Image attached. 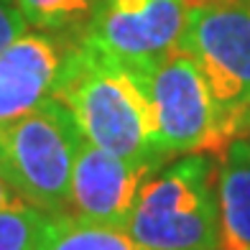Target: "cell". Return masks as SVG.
<instances>
[{
	"instance_id": "1",
	"label": "cell",
	"mask_w": 250,
	"mask_h": 250,
	"mask_svg": "<svg viewBox=\"0 0 250 250\" xmlns=\"http://www.w3.org/2000/svg\"><path fill=\"white\" fill-rule=\"evenodd\" d=\"M54 97L74 115L84 141L125 161L164 166L156 151L153 107L146 79L128 66L74 43L66 51Z\"/></svg>"
},
{
	"instance_id": "2",
	"label": "cell",
	"mask_w": 250,
	"mask_h": 250,
	"mask_svg": "<svg viewBox=\"0 0 250 250\" xmlns=\"http://www.w3.org/2000/svg\"><path fill=\"white\" fill-rule=\"evenodd\" d=\"M125 230L146 250H220L214 156L164 164L146 181Z\"/></svg>"
},
{
	"instance_id": "3",
	"label": "cell",
	"mask_w": 250,
	"mask_h": 250,
	"mask_svg": "<svg viewBox=\"0 0 250 250\" xmlns=\"http://www.w3.org/2000/svg\"><path fill=\"white\" fill-rule=\"evenodd\" d=\"M179 51L194 59L217 107L225 146L250 135V3L209 0L189 8Z\"/></svg>"
},
{
	"instance_id": "4",
	"label": "cell",
	"mask_w": 250,
	"mask_h": 250,
	"mask_svg": "<svg viewBox=\"0 0 250 250\" xmlns=\"http://www.w3.org/2000/svg\"><path fill=\"white\" fill-rule=\"evenodd\" d=\"M0 138L8 158V181L28 204L49 214H66L72 171L84 135L59 97H46L5 125Z\"/></svg>"
},
{
	"instance_id": "5",
	"label": "cell",
	"mask_w": 250,
	"mask_h": 250,
	"mask_svg": "<svg viewBox=\"0 0 250 250\" xmlns=\"http://www.w3.org/2000/svg\"><path fill=\"white\" fill-rule=\"evenodd\" d=\"M187 13L181 0H92L77 41L148 79L179 49Z\"/></svg>"
},
{
	"instance_id": "6",
	"label": "cell",
	"mask_w": 250,
	"mask_h": 250,
	"mask_svg": "<svg viewBox=\"0 0 250 250\" xmlns=\"http://www.w3.org/2000/svg\"><path fill=\"white\" fill-rule=\"evenodd\" d=\"M146 89L153 107L156 151L164 161L225 148L217 107L191 56L179 49L168 54L148 74Z\"/></svg>"
},
{
	"instance_id": "7",
	"label": "cell",
	"mask_w": 250,
	"mask_h": 250,
	"mask_svg": "<svg viewBox=\"0 0 250 250\" xmlns=\"http://www.w3.org/2000/svg\"><path fill=\"white\" fill-rule=\"evenodd\" d=\"M158 168L148 161H125L84 141L72 171L66 217L125 230L146 181Z\"/></svg>"
},
{
	"instance_id": "8",
	"label": "cell",
	"mask_w": 250,
	"mask_h": 250,
	"mask_svg": "<svg viewBox=\"0 0 250 250\" xmlns=\"http://www.w3.org/2000/svg\"><path fill=\"white\" fill-rule=\"evenodd\" d=\"M66 51L43 33H23L0 51V125L54 97Z\"/></svg>"
},
{
	"instance_id": "9",
	"label": "cell",
	"mask_w": 250,
	"mask_h": 250,
	"mask_svg": "<svg viewBox=\"0 0 250 250\" xmlns=\"http://www.w3.org/2000/svg\"><path fill=\"white\" fill-rule=\"evenodd\" d=\"M220 250H250V135L214 156Z\"/></svg>"
},
{
	"instance_id": "10",
	"label": "cell",
	"mask_w": 250,
	"mask_h": 250,
	"mask_svg": "<svg viewBox=\"0 0 250 250\" xmlns=\"http://www.w3.org/2000/svg\"><path fill=\"white\" fill-rule=\"evenodd\" d=\"M43 250H146L123 227L92 225L59 214L51 225Z\"/></svg>"
},
{
	"instance_id": "11",
	"label": "cell",
	"mask_w": 250,
	"mask_h": 250,
	"mask_svg": "<svg viewBox=\"0 0 250 250\" xmlns=\"http://www.w3.org/2000/svg\"><path fill=\"white\" fill-rule=\"evenodd\" d=\"M54 220L28 202L0 207V250H43Z\"/></svg>"
},
{
	"instance_id": "12",
	"label": "cell",
	"mask_w": 250,
	"mask_h": 250,
	"mask_svg": "<svg viewBox=\"0 0 250 250\" xmlns=\"http://www.w3.org/2000/svg\"><path fill=\"white\" fill-rule=\"evenodd\" d=\"M26 23L36 28H72L82 26L92 0H13Z\"/></svg>"
},
{
	"instance_id": "13",
	"label": "cell",
	"mask_w": 250,
	"mask_h": 250,
	"mask_svg": "<svg viewBox=\"0 0 250 250\" xmlns=\"http://www.w3.org/2000/svg\"><path fill=\"white\" fill-rule=\"evenodd\" d=\"M26 18L21 16L13 0H0V51L26 33Z\"/></svg>"
},
{
	"instance_id": "14",
	"label": "cell",
	"mask_w": 250,
	"mask_h": 250,
	"mask_svg": "<svg viewBox=\"0 0 250 250\" xmlns=\"http://www.w3.org/2000/svg\"><path fill=\"white\" fill-rule=\"evenodd\" d=\"M18 202H26V199L13 189V184L8 179L0 176V207H10V204H18Z\"/></svg>"
},
{
	"instance_id": "15",
	"label": "cell",
	"mask_w": 250,
	"mask_h": 250,
	"mask_svg": "<svg viewBox=\"0 0 250 250\" xmlns=\"http://www.w3.org/2000/svg\"><path fill=\"white\" fill-rule=\"evenodd\" d=\"M0 176L8 179V158H5V146H3V138H0Z\"/></svg>"
},
{
	"instance_id": "16",
	"label": "cell",
	"mask_w": 250,
	"mask_h": 250,
	"mask_svg": "<svg viewBox=\"0 0 250 250\" xmlns=\"http://www.w3.org/2000/svg\"><path fill=\"white\" fill-rule=\"evenodd\" d=\"M184 5H189V8H197V5H204V3H209V0H181Z\"/></svg>"
},
{
	"instance_id": "17",
	"label": "cell",
	"mask_w": 250,
	"mask_h": 250,
	"mask_svg": "<svg viewBox=\"0 0 250 250\" xmlns=\"http://www.w3.org/2000/svg\"><path fill=\"white\" fill-rule=\"evenodd\" d=\"M248 3H250V0H248Z\"/></svg>"
}]
</instances>
